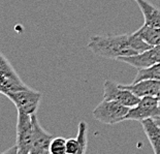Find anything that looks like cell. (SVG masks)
<instances>
[{"label":"cell","instance_id":"cell-1","mask_svg":"<svg viewBox=\"0 0 160 154\" xmlns=\"http://www.w3.org/2000/svg\"><path fill=\"white\" fill-rule=\"evenodd\" d=\"M88 49L96 56L118 60L133 56L152 48L137 33L120 35H95L88 43Z\"/></svg>","mask_w":160,"mask_h":154},{"label":"cell","instance_id":"cell-2","mask_svg":"<svg viewBox=\"0 0 160 154\" xmlns=\"http://www.w3.org/2000/svg\"><path fill=\"white\" fill-rule=\"evenodd\" d=\"M32 147V117L31 115L18 112L16 126V145L5 153L30 154Z\"/></svg>","mask_w":160,"mask_h":154},{"label":"cell","instance_id":"cell-3","mask_svg":"<svg viewBox=\"0 0 160 154\" xmlns=\"http://www.w3.org/2000/svg\"><path fill=\"white\" fill-rule=\"evenodd\" d=\"M129 110V107L117 101L103 99L93 110V117L101 123L113 125L124 121Z\"/></svg>","mask_w":160,"mask_h":154},{"label":"cell","instance_id":"cell-4","mask_svg":"<svg viewBox=\"0 0 160 154\" xmlns=\"http://www.w3.org/2000/svg\"><path fill=\"white\" fill-rule=\"evenodd\" d=\"M11 99L12 104L16 105L18 112H22L24 114L33 115L35 114L38 109L42 93L39 91L33 90V89H24V90L6 92L4 94Z\"/></svg>","mask_w":160,"mask_h":154},{"label":"cell","instance_id":"cell-5","mask_svg":"<svg viewBox=\"0 0 160 154\" xmlns=\"http://www.w3.org/2000/svg\"><path fill=\"white\" fill-rule=\"evenodd\" d=\"M29 88L30 87L21 80L5 56L2 53L0 54V92L5 94L6 92L19 91Z\"/></svg>","mask_w":160,"mask_h":154},{"label":"cell","instance_id":"cell-6","mask_svg":"<svg viewBox=\"0 0 160 154\" xmlns=\"http://www.w3.org/2000/svg\"><path fill=\"white\" fill-rule=\"evenodd\" d=\"M103 99L114 100L126 107L132 108L138 104L141 97L124 88L122 85H119L111 80H105L103 84Z\"/></svg>","mask_w":160,"mask_h":154},{"label":"cell","instance_id":"cell-7","mask_svg":"<svg viewBox=\"0 0 160 154\" xmlns=\"http://www.w3.org/2000/svg\"><path fill=\"white\" fill-rule=\"evenodd\" d=\"M160 117V105L157 96H144L139 102L130 108L125 120L142 121L148 118Z\"/></svg>","mask_w":160,"mask_h":154},{"label":"cell","instance_id":"cell-8","mask_svg":"<svg viewBox=\"0 0 160 154\" xmlns=\"http://www.w3.org/2000/svg\"><path fill=\"white\" fill-rule=\"evenodd\" d=\"M32 117V147L30 154H48L50 153V145L54 136L47 132L39 124L35 114Z\"/></svg>","mask_w":160,"mask_h":154},{"label":"cell","instance_id":"cell-9","mask_svg":"<svg viewBox=\"0 0 160 154\" xmlns=\"http://www.w3.org/2000/svg\"><path fill=\"white\" fill-rule=\"evenodd\" d=\"M118 61L127 63L132 67L138 68V69L150 67L160 62V44L150 48V49L138 54V55L120 57Z\"/></svg>","mask_w":160,"mask_h":154},{"label":"cell","instance_id":"cell-10","mask_svg":"<svg viewBox=\"0 0 160 154\" xmlns=\"http://www.w3.org/2000/svg\"><path fill=\"white\" fill-rule=\"evenodd\" d=\"M122 86L133 92L141 98L144 96H157L158 92L160 91V80L147 79V80L139 81L137 83L122 85Z\"/></svg>","mask_w":160,"mask_h":154},{"label":"cell","instance_id":"cell-11","mask_svg":"<svg viewBox=\"0 0 160 154\" xmlns=\"http://www.w3.org/2000/svg\"><path fill=\"white\" fill-rule=\"evenodd\" d=\"M141 123L149 142L151 143L153 151L156 154H160V125L154 118L145 119Z\"/></svg>","mask_w":160,"mask_h":154},{"label":"cell","instance_id":"cell-12","mask_svg":"<svg viewBox=\"0 0 160 154\" xmlns=\"http://www.w3.org/2000/svg\"><path fill=\"white\" fill-rule=\"evenodd\" d=\"M142 13L145 25L151 27H160V11L147 0H135Z\"/></svg>","mask_w":160,"mask_h":154},{"label":"cell","instance_id":"cell-13","mask_svg":"<svg viewBox=\"0 0 160 154\" xmlns=\"http://www.w3.org/2000/svg\"><path fill=\"white\" fill-rule=\"evenodd\" d=\"M135 33L151 47L160 44V27H151L144 24V26L137 30Z\"/></svg>","mask_w":160,"mask_h":154},{"label":"cell","instance_id":"cell-14","mask_svg":"<svg viewBox=\"0 0 160 154\" xmlns=\"http://www.w3.org/2000/svg\"><path fill=\"white\" fill-rule=\"evenodd\" d=\"M147 79H153V80H160V62L154 64V65L138 69L137 76H135L134 80L132 83H137V82L147 80Z\"/></svg>","mask_w":160,"mask_h":154},{"label":"cell","instance_id":"cell-15","mask_svg":"<svg viewBox=\"0 0 160 154\" xmlns=\"http://www.w3.org/2000/svg\"><path fill=\"white\" fill-rule=\"evenodd\" d=\"M66 143L67 140L63 136H56L53 139L50 145L51 154H66Z\"/></svg>","mask_w":160,"mask_h":154},{"label":"cell","instance_id":"cell-16","mask_svg":"<svg viewBox=\"0 0 160 154\" xmlns=\"http://www.w3.org/2000/svg\"><path fill=\"white\" fill-rule=\"evenodd\" d=\"M77 140L79 142L81 154L86 153L87 151V124L85 121H81L79 123V131H78Z\"/></svg>","mask_w":160,"mask_h":154},{"label":"cell","instance_id":"cell-17","mask_svg":"<svg viewBox=\"0 0 160 154\" xmlns=\"http://www.w3.org/2000/svg\"><path fill=\"white\" fill-rule=\"evenodd\" d=\"M66 153L67 154H81V148L77 138L68 139L66 143Z\"/></svg>","mask_w":160,"mask_h":154},{"label":"cell","instance_id":"cell-18","mask_svg":"<svg viewBox=\"0 0 160 154\" xmlns=\"http://www.w3.org/2000/svg\"><path fill=\"white\" fill-rule=\"evenodd\" d=\"M154 119H155V121L157 122L158 124L160 125V117H156V118H154Z\"/></svg>","mask_w":160,"mask_h":154},{"label":"cell","instance_id":"cell-19","mask_svg":"<svg viewBox=\"0 0 160 154\" xmlns=\"http://www.w3.org/2000/svg\"><path fill=\"white\" fill-rule=\"evenodd\" d=\"M157 98H158V100H159V105H160V91L158 92V94H157Z\"/></svg>","mask_w":160,"mask_h":154}]
</instances>
